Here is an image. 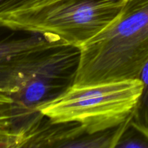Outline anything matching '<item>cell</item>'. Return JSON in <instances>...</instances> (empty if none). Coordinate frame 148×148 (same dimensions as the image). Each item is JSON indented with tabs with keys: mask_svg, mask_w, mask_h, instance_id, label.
<instances>
[{
	"mask_svg": "<svg viewBox=\"0 0 148 148\" xmlns=\"http://www.w3.org/2000/svg\"><path fill=\"white\" fill-rule=\"evenodd\" d=\"M14 143L12 101L0 91V147L14 148Z\"/></svg>",
	"mask_w": 148,
	"mask_h": 148,
	"instance_id": "ba28073f",
	"label": "cell"
},
{
	"mask_svg": "<svg viewBox=\"0 0 148 148\" xmlns=\"http://www.w3.org/2000/svg\"><path fill=\"white\" fill-rule=\"evenodd\" d=\"M116 147L148 148V137L134 128L130 124L119 141Z\"/></svg>",
	"mask_w": 148,
	"mask_h": 148,
	"instance_id": "9c48e42d",
	"label": "cell"
},
{
	"mask_svg": "<svg viewBox=\"0 0 148 148\" xmlns=\"http://www.w3.org/2000/svg\"><path fill=\"white\" fill-rule=\"evenodd\" d=\"M67 45L54 36L28 33L0 23V63L46 48Z\"/></svg>",
	"mask_w": 148,
	"mask_h": 148,
	"instance_id": "8992f818",
	"label": "cell"
},
{
	"mask_svg": "<svg viewBox=\"0 0 148 148\" xmlns=\"http://www.w3.org/2000/svg\"><path fill=\"white\" fill-rule=\"evenodd\" d=\"M79 49L72 85L139 79L148 60V0H127L118 15Z\"/></svg>",
	"mask_w": 148,
	"mask_h": 148,
	"instance_id": "6da1fadb",
	"label": "cell"
},
{
	"mask_svg": "<svg viewBox=\"0 0 148 148\" xmlns=\"http://www.w3.org/2000/svg\"><path fill=\"white\" fill-rule=\"evenodd\" d=\"M30 0H0V23L20 10Z\"/></svg>",
	"mask_w": 148,
	"mask_h": 148,
	"instance_id": "30bf717a",
	"label": "cell"
},
{
	"mask_svg": "<svg viewBox=\"0 0 148 148\" xmlns=\"http://www.w3.org/2000/svg\"><path fill=\"white\" fill-rule=\"evenodd\" d=\"M127 0H60L17 13L4 24L56 37L79 48L108 25Z\"/></svg>",
	"mask_w": 148,
	"mask_h": 148,
	"instance_id": "3957f363",
	"label": "cell"
},
{
	"mask_svg": "<svg viewBox=\"0 0 148 148\" xmlns=\"http://www.w3.org/2000/svg\"><path fill=\"white\" fill-rule=\"evenodd\" d=\"M139 79L143 91L131 118V125L148 137V60L143 66Z\"/></svg>",
	"mask_w": 148,
	"mask_h": 148,
	"instance_id": "52a82bcc",
	"label": "cell"
},
{
	"mask_svg": "<svg viewBox=\"0 0 148 148\" xmlns=\"http://www.w3.org/2000/svg\"><path fill=\"white\" fill-rule=\"evenodd\" d=\"M79 49L69 45L40 49L0 63V91L36 78L75 79Z\"/></svg>",
	"mask_w": 148,
	"mask_h": 148,
	"instance_id": "277c9868",
	"label": "cell"
},
{
	"mask_svg": "<svg viewBox=\"0 0 148 148\" xmlns=\"http://www.w3.org/2000/svg\"><path fill=\"white\" fill-rule=\"evenodd\" d=\"M143 88L140 79L72 85L38 111L53 123H77L89 134L103 132L131 118Z\"/></svg>",
	"mask_w": 148,
	"mask_h": 148,
	"instance_id": "7a4b0ae2",
	"label": "cell"
},
{
	"mask_svg": "<svg viewBox=\"0 0 148 148\" xmlns=\"http://www.w3.org/2000/svg\"><path fill=\"white\" fill-rule=\"evenodd\" d=\"M60 1V0H30V1H27V3L24 4L20 10H18L17 11H16L15 12H14L13 14H10L9 17H7L2 23H4L6 20L10 17L11 16L14 15V14H17V13L25 11V10H30V9H33V8H36V7H42V6H44L46 4H51V3L53 2H56V1Z\"/></svg>",
	"mask_w": 148,
	"mask_h": 148,
	"instance_id": "8fae6325",
	"label": "cell"
},
{
	"mask_svg": "<svg viewBox=\"0 0 148 148\" xmlns=\"http://www.w3.org/2000/svg\"><path fill=\"white\" fill-rule=\"evenodd\" d=\"M86 134L77 123H53L41 115L17 134L15 147H77Z\"/></svg>",
	"mask_w": 148,
	"mask_h": 148,
	"instance_id": "5b68a950",
	"label": "cell"
}]
</instances>
